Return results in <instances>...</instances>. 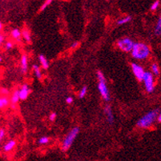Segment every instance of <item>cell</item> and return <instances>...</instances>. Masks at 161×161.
<instances>
[{"mask_svg":"<svg viewBox=\"0 0 161 161\" xmlns=\"http://www.w3.org/2000/svg\"><path fill=\"white\" fill-rule=\"evenodd\" d=\"M131 68H132V72L134 74V76L136 78V79L138 81H139V82H142L143 78H144L145 74V71L144 69V67L140 66L138 63H136V62H132Z\"/></svg>","mask_w":161,"mask_h":161,"instance_id":"cell-7","label":"cell"},{"mask_svg":"<svg viewBox=\"0 0 161 161\" xmlns=\"http://www.w3.org/2000/svg\"><path fill=\"white\" fill-rule=\"evenodd\" d=\"M20 100L19 99V90H15L14 91L12 95H11V97L10 99V103L11 104V107L15 108V106L18 104V103Z\"/></svg>","mask_w":161,"mask_h":161,"instance_id":"cell-11","label":"cell"},{"mask_svg":"<svg viewBox=\"0 0 161 161\" xmlns=\"http://www.w3.org/2000/svg\"><path fill=\"white\" fill-rule=\"evenodd\" d=\"M159 4H160V2L159 1H155V2H154L153 3L151 4V10H155L156 9L158 8V7H159Z\"/></svg>","mask_w":161,"mask_h":161,"instance_id":"cell-26","label":"cell"},{"mask_svg":"<svg viewBox=\"0 0 161 161\" xmlns=\"http://www.w3.org/2000/svg\"><path fill=\"white\" fill-rule=\"evenodd\" d=\"M22 38H23V40H25L26 43H31V31L27 28H25L22 31Z\"/></svg>","mask_w":161,"mask_h":161,"instance_id":"cell-16","label":"cell"},{"mask_svg":"<svg viewBox=\"0 0 161 161\" xmlns=\"http://www.w3.org/2000/svg\"><path fill=\"white\" fill-rule=\"evenodd\" d=\"M2 29H3V23H2V22L0 21V31H1Z\"/></svg>","mask_w":161,"mask_h":161,"instance_id":"cell-33","label":"cell"},{"mask_svg":"<svg viewBox=\"0 0 161 161\" xmlns=\"http://www.w3.org/2000/svg\"><path fill=\"white\" fill-rule=\"evenodd\" d=\"M13 46L14 44L11 41H7V43H6V44H5V48H6V50H7V51L12 49Z\"/></svg>","mask_w":161,"mask_h":161,"instance_id":"cell-25","label":"cell"},{"mask_svg":"<svg viewBox=\"0 0 161 161\" xmlns=\"http://www.w3.org/2000/svg\"><path fill=\"white\" fill-rule=\"evenodd\" d=\"M20 66H21V71L23 74H26L28 71V58L26 55H23L21 57L20 61Z\"/></svg>","mask_w":161,"mask_h":161,"instance_id":"cell-10","label":"cell"},{"mask_svg":"<svg viewBox=\"0 0 161 161\" xmlns=\"http://www.w3.org/2000/svg\"><path fill=\"white\" fill-rule=\"evenodd\" d=\"M2 60H3V58H2V57L0 56V62H2Z\"/></svg>","mask_w":161,"mask_h":161,"instance_id":"cell-34","label":"cell"},{"mask_svg":"<svg viewBox=\"0 0 161 161\" xmlns=\"http://www.w3.org/2000/svg\"><path fill=\"white\" fill-rule=\"evenodd\" d=\"M157 120H158V122H160V123H161V111H160V113H159V115H158Z\"/></svg>","mask_w":161,"mask_h":161,"instance_id":"cell-32","label":"cell"},{"mask_svg":"<svg viewBox=\"0 0 161 161\" xmlns=\"http://www.w3.org/2000/svg\"><path fill=\"white\" fill-rule=\"evenodd\" d=\"M107 1H110V0H107Z\"/></svg>","mask_w":161,"mask_h":161,"instance_id":"cell-35","label":"cell"},{"mask_svg":"<svg viewBox=\"0 0 161 161\" xmlns=\"http://www.w3.org/2000/svg\"><path fill=\"white\" fill-rule=\"evenodd\" d=\"M50 141V138L48 136H42L38 140V144L40 145H45L46 144H48Z\"/></svg>","mask_w":161,"mask_h":161,"instance_id":"cell-21","label":"cell"},{"mask_svg":"<svg viewBox=\"0 0 161 161\" xmlns=\"http://www.w3.org/2000/svg\"><path fill=\"white\" fill-rule=\"evenodd\" d=\"M30 93H31V89H30V87L28 84H23V85L21 86V87L19 90V99L20 100H26L28 96H29Z\"/></svg>","mask_w":161,"mask_h":161,"instance_id":"cell-8","label":"cell"},{"mask_svg":"<svg viewBox=\"0 0 161 161\" xmlns=\"http://www.w3.org/2000/svg\"><path fill=\"white\" fill-rule=\"evenodd\" d=\"M142 82L144 83L145 90L148 93H151L155 90V81L153 74L150 71H145Z\"/></svg>","mask_w":161,"mask_h":161,"instance_id":"cell-6","label":"cell"},{"mask_svg":"<svg viewBox=\"0 0 161 161\" xmlns=\"http://www.w3.org/2000/svg\"><path fill=\"white\" fill-rule=\"evenodd\" d=\"M52 1L53 0H46V2H45V3L43 4V6H42L41 8H40V11H43V10H45L46 7H48L50 4L52 3Z\"/></svg>","mask_w":161,"mask_h":161,"instance_id":"cell-24","label":"cell"},{"mask_svg":"<svg viewBox=\"0 0 161 161\" xmlns=\"http://www.w3.org/2000/svg\"><path fill=\"white\" fill-rule=\"evenodd\" d=\"M39 60H40V64H41V67H43V69L47 70L49 68L50 63L44 55H43V54L40 55V56H39Z\"/></svg>","mask_w":161,"mask_h":161,"instance_id":"cell-14","label":"cell"},{"mask_svg":"<svg viewBox=\"0 0 161 161\" xmlns=\"http://www.w3.org/2000/svg\"><path fill=\"white\" fill-rule=\"evenodd\" d=\"M10 104V99L8 96L0 95V110L6 108Z\"/></svg>","mask_w":161,"mask_h":161,"instance_id":"cell-15","label":"cell"},{"mask_svg":"<svg viewBox=\"0 0 161 161\" xmlns=\"http://www.w3.org/2000/svg\"><path fill=\"white\" fill-rule=\"evenodd\" d=\"M9 94H10V91L7 87H2V88H0V95L8 96Z\"/></svg>","mask_w":161,"mask_h":161,"instance_id":"cell-23","label":"cell"},{"mask_svg":"<svg viewBox=\"0 0 161 161\" xmlns=\"http://www.w3.org/2000/svg\"><path fill=\"white\" fill-rule=\"evenodd\" d=\"M151 72L152 74L155 76H158L160 75V68H159V67L156 63H153L151 67Z\"/></svg>","mask_w":161,"mask_h":161,"instance_id":"cell-20","label":"cell"},{"mask_svg":"<svg viewBox=\"0 0 161 161\" xmlns=\"http://www.w3.org/2000/svg\"><path fill=\"white\" fill-rule=\"evenodd\" d=\"M56 117H57V114H56V112H52V113H51V115H49V119L51 121H55L56 120Z\"/></svg>","mask_w":161,"mask_h":161,"instance_id":"cell-28","label":"cell"},{"mask_svg":"<svg viewBox=\"0 0 161 161\" xmlns=\"http://www.w3.org/2000/svg\"><path fill=\"white\" fill-rule=\"evenodd\" d=\"M79 132H80V128L79 127H75V128H73L72 129L70 130L69 132L67 134L62 143L61 148H62V151H67L69 150L71 147L72 146L75 139L77 138Z\"/></svg>","mask_w":161,"mask_h":161,"instance_id":"cell-4","label":"cell"},{"mask_svg":"<svg viewBox=\"0 0 161 161\" xmlns=\"http://www.w3.org/2000/svg\"><path fill=\"white\" fill-rule=\"evenodd\" d=\"M5 135H6L5 130H4L3 128H1L0 129V141H2L4 137H5Z\"/></svg>","mask_w":161,"mask_h":161,"instance_id":"cell-27","label":"cell"},{"mask_svg":"<svg viewBox=\"0 0 161 161\" xmlns=\"http://www.w3.org/2000/svg\"><path fill=\"white\" fill-rule=\"evenodd\" d=\"M79 42H74V43H72V44L71 45V49H76V48H77L78 46H79Z\"/></svg>","mask_w":161,"mask_h":161,"instance_id":"cell-30","label":"cell"},{"mask_svg":"<svg viewBox=\"0 0 161 161\" xmlns=\"http://www.w3.org/2000/svg\"><path fill=\"white\" fill-rule=\"evenodd\" d=\"M74 102V99H73L71 96H68L66 98V103L67 104H71Z\"/></svg>","mask_w":161,"mask_h":161,"instance_id":"cell-29","label":"cell"},{"mask_svg":"<svg viewBox=\"0 0 161 161\" xmlns=\"http://www.w3.org/2000/svg\"><path fill=\"white\" fill-rule=\"evenodd\" d=\"M4 40H5V36H4L3 34L0 33V45L4 43Z\"/></svg>","mask_w":161,"mask_h":161,"instance_id":"cell-31","label":"cell"},{"mask_svg":"<svg viewBox=\"0 0 161 161\" xmlns=\"http://www.w3.org/2000/svg\"><path fill=\"white\" fill-rule=\"evenodd\" d=\"M159 113H160L159 109H153L146 113L137 121L136 123L137 127L139 128H148L151 127L155 122L157 120Z\"/></svg>","mask_w":161,"mask_h":161,"instance_id":"cell-2","label":"cell"},{"mask_svg":"<svg viewBox=\"0 0 161 161\" xmlns=\"http://www.w3.org/2000/svg\"><path fill=\"white\" fill-rule=\"evenodd\" d=\"M96 75H97V79H98V91H99V94L104 101L109 102L111 100V95H110L108 87L105 76L101 71H98Z\"/></svg>","mask_w":161,"mask_h":161,"instance_id":"cell-3","label":"cell"},{"mask_svg":"<svg viewBox=\"0 0 161 161\" xmlns=\"http://www.w3.org/2000/svg\"><path fill=\"white\" fill-rule=\"evenodd\" d=\"M10 35H11V38L13 40L19 42L22 39V31L19 28H14L10 32Z\"/></svg>","mask_w":161,"mask_h":161,"instance_id":"cell-13","label":"cell"},{"mask_svg":"<svg viewBox=\"0 0 161 161\" xmlns=\"http://www.w3.org/2000/svg\"><path fill=\"white\" fill-rule=\"evenodd\" d=\"M155 34L157 36L161 35V15L160 18H159V19H158L155 27Z\"/></svg>","mask_w":161,"mask_h":161,"instance_id":"cell-19","label":"cell"},{"mask_svg":"<svg viewBox=\"0 0 161 161\" xmlns=\"http://www.w3.org/2000/svg\"><path fill=\"white\" fill-rule=\"evenodd\" d=\"M131 55L134 59L144 60L150 56V48L144 43H135L131 51Z\"/></svg>","mask_w":161,"mask_h":161,"instance_id":"cell-1","label":"cell"},{"mask_svg":"<svg viewBox=\"0 0 161 161\" xmlns=\"http://www.w3.org/2000/svg\"><path fill=\"white\" fill-rule=\"evenodd\" d=\"M33 71H34V73H35V77H36L37 79H41L42 78H43L42 71H41V68H40L39 65H37V64H34Z\"/></svg>","mask_w":161,"mask_h":161,"instance_id":"cell-17","label":"cell"},{"mask_svg":"<svg viewBox=\"0 0 161 161\" xmlns=\"http://www.w3.org/2000/svg\"><path fill=\"white\" fill-rule=\"evenodd\" d=\"M134 44H135V42L128 37L119 39L116 42V46L118 47V49L127 53L132 51Z\"/></svg>","mask_w":161,"mask_h":161,"instance_id":"cell-5","label":"cell"},{"mask_svg":"<svg viewBox=\"0 0 161 161\" xmlns=\"http://www.w3.org/2000/svg\"><path fill=\"white\" fill-rule=\"evenodd\" d=\"M87 93V86H83L81 90L79 91V99H83L85 97V95Z\"/></svg>","mask_w":161,"mask_h":161,"instance_id":"cell-22","label":"cell"},{"mask_svg":"<svg viewBox=\"0 0 161 161\" xmlns=\"http://www.w3.org/2000/svg\"><path fill=\"white\" fill-rule=\"evenodd\" d=\"M103 112H104V115L107 118V121L108 122V124H112L114 123L115 118H114V115H113V112H112L111 106L106 105Z\"/></svg>","mask_w":161,"mask_h":161,"instance_id":"cell-9","label":"cell"},{"mask_svg":"<svg viewBox=\"0 0 161 161\" xmlns=\"http://www.w3.org/2000/svg\"><path fill=\"white\" fill-rule=\"evenodd\" d=\"M16 145V142L14 139H10L8 140L7 143H5L4 145L3 146V150L4 152H10L13 150L15 147Z\"/></svg>","mask_w":161,"mask_h":161,"instance_id":"cell-12","label":"cell"},{"mask_svg":"<svg viewBox=\"0 0 161 161\" xmlns=\"http://www.w3.org/2000/svg\"><path fill=\"white\" fill-rule=\"evenodd\" d=\"M131 21H132V17L128 15V16L124 17L122 19H119L116 23H117V25H119V26H122V25H125L127 23H130Z\"/></svg>","mask_w":161,"mask_h":161,"instance_id":"cell-18","label":"cell"}]
</instances>
